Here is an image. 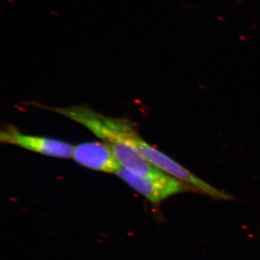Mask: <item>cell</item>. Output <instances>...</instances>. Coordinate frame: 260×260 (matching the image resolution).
Segmentation results:
<instances>
[{
  "label": "cell",
  "instance_id": "obj_3",
  "mask_svg": "<svg viewBox=\"0 0 260 260\" xmlns=\"http://www.w3.org/2000/svg\"><path fill=\"white\" fill-rule=\"evenodd\" d=\"M3 144L16 145L27 150L59 158L73 157L74 145L62 140L23 134L13 125H6L0 131Z\"/></svg>",
  "mask_w": 260,
  "mask_h": 260
},
{
  "label": "cell",
  "instance_id": "obj_1",
  "mask_svg": "<svg viewBox=\"0 0 260 260\" xmlns=\"http://www.w3.org/2000/svg\"><path fill=\"white\" fill-rule=\"evenodd\" d=\"M124 141L126 144L135 148L150 164L158 168L160 171L186 183L196 189L197 191L208 195L214 199L230 200L232 196L214 187L203 179L196 177L185 167L171 158L165 153L147 143L140 137L136 128H131L126 133Z\"/></svg>",
  "mask_w": 260,
  "mask_h": 260
},
{
  "label": "cell",
  "instance_id": "obj_4",
  "mask_svg": "<svg viewBox=\"0 0 260 260\" xmlns=\"http://www.w3.org/2000/svg\"><path fill=\"white\" fill-rule=\"evenodd\" d=\"M73 158L80 165L97 172L116 174L121 168L112 148L106 143H80L74 147Z\"/></svg>",
  "mask_w": 260,
  "mask_h": 260
},
{
  "label": "cell",
  "instance_id": "obj_2",
  "mask_svg": "<svg viewBox=\"0 0 260 260\" xmlns=\"http://www.w3.org/2000/svg\"><path fill=\"white\" fill-rule=\"evenodd\" d=\"M116 174L153 205L160 204L180 193L197 191L193 186L164 172L156 175L139 176L121 167Z\"/></svg>",
  "mask_w": 260,
  "mask_h": 260
},
{
  "label": "cell",
  "instance_id": "obj_5",
  "mask_svg": "<svg viewBox=\"0 0 260 260\" xmlns=\"http://www.w3.org/2000/svg\"><path fill=\"white\" fill-rule=\"evenodd\" d=\"M50 13L51 15H54V16H59V13L55 11V10H51Z\"/></svg>",
  "mask_w": 260,
  "mask_h": 260
},
{
  "label": "cell",
  "instance_id": "obj_6",
  "mask_svg": "<svg viewBox=\"0 0 260 260\" xmlns=\"http://www.w3.org/2000/svg\"><path fill=\"white\" fill-rule=\"evenodd\" d=\"M8 3H10V4L15 5L16 3V2L15 0H7Z\"/></svg>",
  "mask_w": 260,
  "mask_h": 260
}]
</instances>
